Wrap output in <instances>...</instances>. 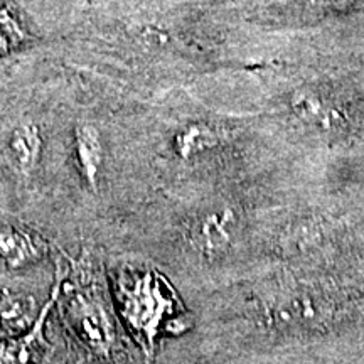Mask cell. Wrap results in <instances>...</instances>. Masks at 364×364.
I'll return each instance as SVG.
<instances>
[{"instance_id": "6da1fadb", "label": "cell", "mask_w": 364, "mask_h": 364, "mask_svg": "<svg viewBox=\"0 0 364 364\" xmlns=\"http://www.w3.org/2000/svg\"><path fill=\"white\" fill-rule=\"evenodd\" d=\"M118 311L145 353L152 351L154 341L162 329L164 318L172 314V294L154 272L122 268L115 279Z\"/></svg>"}, {"instance_id": "7a4b0ae2", "label": "cell", "mask_w": 364, "mask_h": 364, "mask_svg": "<svg viewBox=\"0 0 364 364\" xmlns=\"http://www.w3.org/2000/svg\"><path fill=\"white\" fill-rule=\"evenodd\" d=\"M61 289L65 290L63 311L76 338L97 356H110L117 332L105 295L98 287H70L63 279Z\"/></svg>"}, {"instance_id": "3957f363", "label": "cell", "mask_w": 364, "mask_h": 364, "mask_svg": "<svg viewBox=\"0 0 364 364\" xmlns=\"http://www.w3.org/2000/svg\"><path fill=\"white\" fill-rule=\"evenodd\" d=\"M59 289H61V275H58L51 297L41 309L36 324L24 334L14 336L0 343V364H38L44 346V324L54 304L58 302Z\"/></svg>"}, {"instance_id": "277c9868", "label": "cell", "mask_w": 364, "mask_h": 364, "mask_svg": "<svg viewBox=\"0 0 364 364\" xmlns=\"http://www.w3.org/2000/svg\"><path fill=\"white\" fill-rule=\"evenodd\" d=\"M48 252V245L24 228H0V263L11 270H19L41 262Z\"/></svg>"}, {"instance_id": "5b68a950", "label": "cell", "mask_w": 364, "mask_h": 364, "mask_svg": "<svg viewBox=\"0 0 364 364\" xmlns=\"http://www.w3.org/2000/svg\"><path fill=\"white\" fill-rule=\"evenodd\" d=\"M233 233V216L228 211H208L191 225L189 240L203 255H218L230 247Z\"/></svg>"}, {"instance_id": "8992f818", "label": "cell", "mask_w": 364, "mask_h": 364, "mask_svg": "<svg viewBox=\"0 0 364 364\" xmlns=\"http://www.w3.org/2000/svg\"><path fill=\"white\" fill-rule=\"evenodd\" d=\"M39 309L36 300L29 295L4 290L0 294V332L11 336H21L36 324Z\"/></svg>"}, {"instance_id": "52a82bcc", "label": "cell", "mask_w": 364, "mask_h": 364, "mask_svg": "<svg viewBox=\"0 0 364 364\" xmlns=\"http://www.w3.org/2000/svg\"><path fill=\"white\" fill-rule=\"evenodd\" d=\"M76 161L86 186L91 191H97L100 184V174L103 167V144L102 136L93 125H80L75 134Z\"/></svg>"}, {"instance_id": "ba28073f", "label": "cell", "mask_w": 364, "mask_h": 364, "mask_svg": "<svg viewBox=\"0 0 364 364\" xmlns=\"http://www.w3.org/2000/svg\"><path fill=\"white\" fill-rule=\"evenodd\" d=\"M41 149H43V142H41L38 127L31 124L17 127L9 139V157H11L14 169L22 177H29L38 169Z\"/></svg>"}, {"instance_id": "9c48e42d", "label": "cell", "mask_w": 364, "mask_h": 364, "mask_svg": "<svg viewBox=\"0 0 364 364\" xmlns=\"http://www.w3.org/2000/svg\"><path fill=\"white\" fill-rule=\"evenodd\" d=\"M209 144V135L201 129H191L186 134H182L177 140V149H179V154L184 157H191L194 154L201 152L208 147Z\"/></svg>"}]
</instances>
